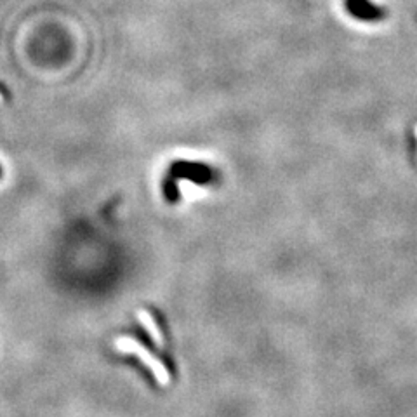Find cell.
Segmentation results:
<instances>
[{
  "mask_svg": "<svg viewBox=\"0 0 417 417\" xmlns=\"http://www.w3.org/2000/svg\"><path fill=\"white\" fill-rule=\"evenodd\" d=\"M169 176L174 179H190L197 184H211L214 181V173L205 164H195V162L177 160L169 169Z\"/></svg>",
  "mask_w": 417,
  "mask_h": 417,
  "instance_id": "6da1fadb",
  "label": "cell"
},
{
  "mask_svg": "<svg viewBox=\"0 0 417 417\" xmlns=\"http://www.w3.org/2000/svg\"><path fill=\"white\" fill-rule=\"evenodd\" d=\"M162 188H164V197H166L167 202L176 203L179 200V188H177V179H174L173 176H166L164 183H162Z\"/></svg>",
  "mask_w": 417,
  "mask_h": 417,
  "instance_id": "7a4b0ae2",
  "label": "cell"
},
{
  "mask_svg": "<svg viewBox=\"0 0 417 417\" xmlns=\"http://www.w3.org/2000/svg\"><path fill=\"white\" fill-rule=\"evenodd\" d=\"M0 176H2V169H0Z\"/></svg>",
  "mask_w": 417,
  "mask_h": 417,
  "instance_id": "3957f363",
  "label": "cell"
}]
</instances>
